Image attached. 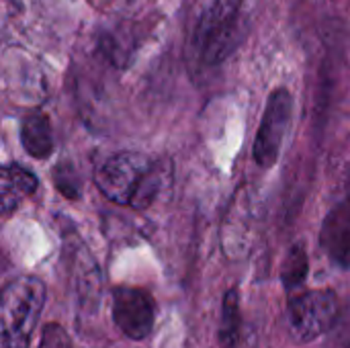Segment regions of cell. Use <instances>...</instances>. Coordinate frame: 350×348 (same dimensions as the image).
I'll list each match as a JSON object with an SVG mask.
<instances>
[{"label": "cell", "mask_w": 350, "mask_h": 348, "mask_svg": "<svg viewBox=\"0 0 350 348\" xmlns=\"http://www.w3.org/2000/svg\"><path fill=\"white\" fill-rule=\"evenodd\" d=\"M94 183L109 201L146 209L162 189L164 170L144 154L121 152L98 166Z\"/></svg>", "instance_id": "1"}, {"label": "cell", "mask_w": 350, "mask_h": 348, "mask_svg": "<svg viewBox=\"0 0 350 348\" xmlns=\"http://www.w3.org/2000/svg\"><path fill=\"white\" fill-rule=\"evenodd\" d=\"M45 304V285L37 277H18L2 289L0 348H29Z\"/></svg>", "instance_id": "2"}, {"label": "cell", "mask_w": 350, "mask_h": 348, "mask_svg": "<svg viewBox=\"0 0 350 348\" xmlns=\"http://www.w3.org/2000/svg\"><path fill=\"white\" fill-rule=\"evenodd\" d=\"M242 2L213 0L195 31V49L203 64H221L242 39Z\"/></svg>", "instance_id": "3"}, {"label": "cell", "mask_w": 350, "mask_h": 348, "mask_svg": "<svg viewBox=\"0 0 350 348\" xmlns=\"http://www.w3.org/2000/svg\"><path fill=\"white\" fill-rule=\"evenodd\" d=\"M289 330L297 343H312L326 334L338 318V299L330 289H314L289 306Z\"/></svg>", "instance_id": "4"}, {"label": "cell", "mask_w": 350, "mask_h": 348, "mask_svg": "<svg viewBox=\"0 0 350 348\" xmlns=\"http://www.w3.org/2000/svg\"><path fill=\"white\" fill-rule=\"evenodd\" d=\"M291 113H293V98L289 90L287 88L273 90L267 101V109L254 139V160L258 166L271 168L277 162L287 127L291 123Z\"/></svg>", "instance_id": "5"}, {"label": "cell", "mask_w": 350, "mask_h": 348, "mask_svg": "<svg viewBox=\"0 0 350 348\" xmlns=\"http://www.w3.org/2000/svg\"><path fill=\"white\" fill-rule=\"evenodd\" d=\"M113 320L131 340H144L154 326V302L137 287H117L113 291Z\"/></svg>", "instance_id": "6"}, {"label": "cell", "mask_w": 350, "mask_h": 348, "mask_svg": "<svg viewBox=\"0 0 350 348\" xmlns=\"http://www.w3.org/2000/svg\"><path fill=\"white\" fill-rule=\"evenodd\" d=\"M322 248L338 265L350 267V201L338 203L324 219Z\"/></svg>", "instance_id": "7"}, {"label": "cell", "mask_w": 350, "mask_h": 348, "mask_svg": "<svg viewBox=\"0 0 350 348\" xmlns=\"http://www.w3.org/2000/svg\"><path fill=\"white\" fill-rule=\"evenodd\" d=\"M37 189V176L21 164H6L0 172V211L10 215Z\"/></svg>", "instance_id": "8"}, {"label": "cell", "mask_w": 350, "mask_h": 348, "mask_svg": "<svg viewBox=\"0 0 350 348\" xmlns=\"http://www.w3.org/2000/svg\"><path fill=\"white\" fill-rule=\"evenodd\" d=\"M21 144L33 158H47L53 150L51 123L43 113H31L21 123Z\"/></svg>", "instance_id": "9"}, {"label": "cell", "mask_w": 350, "mask_h": 348, "mask_svg": "<svg viewBox=\"0 0 350 348\" xmlns=\"http://www.w3.org/2000/svg\"><path fill=\"white\" fill-rule=\"evenodd\" d=\"M219 343L224 348H240L242 343V316H240V302L236 289L228 291L224 299Z\"/></svg>", "instance_id": "10"}, {"label": "cell", "mask_w": 350, "mask_h": 348, "mask_svg": "<svg viewBox=\"0 0 350 348\" xmlns=\"http://www.w3.org/2000/svg\"><path fill=\"white\" fill-rule=\"evenodd\" d=\"M308 275V256H306V250L297 244V246H291L285 263H283V269H281V279H283V285L285 289H295L297 285L304 283Z\"/></svg>", "instance_id": "11"}, {"label": "cell", "mask_w": 350, "mask_h": 348, "mask_svg": "<svg viewBox=\"0 0 350 348\" xmlns=\"http://www.w3.org/2000/svg\"><path fill=\"white\" fill-rule=\"evenodd\" d=\"M55 185L70 199H76L80 195V178L74 172V168L66 162L57 164V168H55Z\"/></svg>", "instance_id": "12"}, {"label": "cell", "mask_w": 350, "mask_h": 348, "mask_svg": "<svg viewBox=\"0 0 350 348\" xmlns=\"http://www.w3.org/2000/svg\"><path fill=\"white\" fill-rule=\"evenodd\" d=\"M39 348H70V338L66 334V330L57 324H49L45 326L43 338Z\"/></svg>", "instance_id": "13"}]
</instances>
